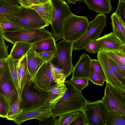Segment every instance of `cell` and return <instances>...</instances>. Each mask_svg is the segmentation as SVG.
<instances>
[{
  "label": "cell",
  "instance_id": "obj_12",
  "mask_svg": "<svg viewBox=\"0 0 125 125\" xmlns=\"http://www.w3.org/2000/svg\"><path fill=\"white\" fill-rule=\"evenodd\" d=\"M52 108L48 104L33 109L22 110L21 113L13 121L18 125H21L24 121L32 119H37L39 122L45 121L52 117Z\"/></svg>",
  "mask_w": 125,
  "mask_h": 125
},
{
  "label": "cell",
  "instance_id": "obj_29",
  "mask_svg": "<svg viewBox=\"0 0 125 125\" xmlns=\"http://www.w3.org/2000/svg\"><path fill=\"white\" fill-rule=\"evenodd\" d=\"M81 111L68 113L57 118V125H70Z\"/></svg>",
  "mask_w": 125,
  "mask_h": 125
},
{
  "label": "cell",
  "instance_id": "obj_23",
  "mask_svg": "<svg viewBox=\"0 0 125 125\" xmlns=\"http://www.w3.org/2000/svg\"><path fill=\"white\" fill-rule=\"evenodd\" d=\"M21 5H16L6 0H0V18L6 19L7 17L20 13Z\"/></svg>",
  "mask_w": 125,
  "mask_h": 125
},
{
  "label": "cell",
  "instance_id": "obj_50",
  "mask_svg": "<svg viewBox=\"0 0 125 125\" xmlns=\"http://www.w3.org/2000/svg\"><path fill=\"white\" fill-rule=\"evenodd\" d=\"M4 65V64H3ZM3 70V65L0 68V80L1 77Z\"/></svg>",
  "mask_w": 125,
  "mask_h": 125
},
{
  "label": "cell",
  "instance_id": "obj_16",
  "mask_svg": "<svg viewBox=\"0 0 125 125\" xmlns=\"http://www.w3.org/2000/svg\"><path fill=\"white\" fill-rule=\"evenodd\" d=\"M91 59L85 53L82 54L74 67L72 80L77 78H85L89 79L91 68Z\"/></svg>",
  "mask_w": 125,
  "mask_h": 125
},
{
  "label": "cell",
  "instance_id": "obj_44",
  "mask_svg": "<svg viewBox=\"0 0 125 125\" xmlns=\"http://www.w3.org/2000/svg\"><path fill=\"white\" fill-rule=\"evenodd\" d=\"M9 47L5 44L4 46L0 47V61L6 59L9 55L8 51Z\"/></svg>",
  "mask_w": 125,
  "mask_h": 125
},
{
  "label": "cell",
  "instance_id": "obj_11",
  "mask_svg": "<svg viewBox=\"0 0 125 125\" xmlns=\"http://www.w3.org/2000/svg\"><path fill=\"white\" fill-rule=\"evenodd\" d=\"M106 84L102 100L108 110L114 111L125 117V93L121 91L107 81Z\"/></svg>",
  "mask_w": 125,
  "mask_h": 125
},
{
  "label": "cell",
  "instance_id": "obj_3",
  "mask_svg": "<svg viewBox=\"0 0 125 125\" xmlns=\"http://www.w3.org/2000/svg\"><path fill=\"white\" fill-rule=\"evenodd\" d=\"M5 19L25 30L37 29L49 25L35 10L22 6L20 13Z\"/></svg>",
  "mask_w": 125,
  "mask_h": 125
},
{
  "label": "cell",
  "instance_id": "obj_46",
  "mask_svg": "<svg viewBox=\"0 0 125 125\" xmlns=\"http://www.w3.org/2000/svg\"><path fill=\"white\" fill-rule=\"evenodd\" d=\"M5 44L3 33L0 28V47L4 46Z\"/></svg>",
  "mask_w": 125,
  "mask_h": 125
},
{
  "label": "cell",
  "instance_id": "obj_19",
  "mask_svg": "<svg viewBox=\"0 0 125 125\" xmlns=\"http://www.w3.org/2000/svg\"><path fill=\"white\" fill-rule=\"evenodd\" d=\"M29 7L36 10L49 24H51L53 13V6L51 0L44 3L33 5Z\"/></svg>",
  "mask_w": 125,
  "mask_h": 125
},
{
  "label": "cell",
  "instance_id": "obj_36",
  "mask_svg": "<svg viewBox=\"0 0 125 125\" xmlns=\"http://www.w3.org/2000/svg\"><path fill=\"white\" fill-rule=\"evenodd\" d=\"M125 2L119 0L118 4L115 14L125 24Z\"/></svg>",
  "mask_w": 125,
  "mask_h": 125
},
{
  "label": "cell",
  "instance_id": "obj_14",
  "mask_svg": "<svg viewBox=\"0 0 125 125\" xmlns=\"http://www.w3.org/2000/svg\"><path fill=\"white\" fill-rule=\"evenodd\" d=\"M97 58L102 68L106 81L121 91L125 93V86L120 82L115 76L109 64L107 56L102 51H99Z\"/></svg>",
  "mask_w": 125,
  "mask_h": 125
},
{
  "label": "cell",
  "instance_id": "obj_6",
  "mask_svg": "<svg viewBox=\"0 0 125 125\" xmlns=\"http://www.w3.org/2000/svg\"><path fill=\"white\" fill-rule=\"evenodd\" d=\"M89 22L86 17L77 16L71 12L64 23L63 39L68 42H74L83 35Z\"/></svg>",
  "mask_w": 125,
  "mask_h": 125
},
{
  "label": "cell",
  "instance_id": "obj_1",
  "mask_svg": "<svg viewBox=\"0 0 125 125\" xmlns=\"http://www.w3.org/2000/svg\"><path fill=\"white\" fill-rule=\"evenodd\" d=\"M64 83L68 89L62 97L52 108V117H60L68 113L82 111L87 101L81 91L74 86L71 80L65 81Z\"/></svg>",
  "mask_w": 125,
  "mask_h": 125
},
{
  "label": "cell",
  "instance_id": "obj_28",
  "mask_svg": "<svg viewBox=\"0 0 125 125\" xmlns=\"http://www.w3.org/2000/svg\"><path fill=\"white\" fill-rule=\"evenodd\" d=\"M107 57L110 66L115 76L120 82L125 86V72L112 59L108 56Z\"/></svg>",
  "mask_w": 125,
  "mask_h": 125
},
{
  "label": "cell",
  "instance_id": "obj_37",
  "mask_svg": "<svg viewBox=\"0 0 125 125\" xmlns=\"http://www.w3.org/2000/svg\"><path fill=\"white\" fill-rule=\"evenodd\" d=\"M49 0H18L21 5L25 7L44 3Z\"/></svg>",
  "mask_w": 125,
  "mask_h": 125
},
{
  "label": "cell",
  "instance_id": "obj_38",
  "mask_svg": "<svg viewBox=\"0 0 125 125\" xmlns=\"http://www.w3.org/2000/svg\"><path fill=\"white\" fill-rule=\"evenodd\" d=\"M71 125H87L86 117L83 110L81 111L80 112L78 115L72 123Z\"/></svg>",
  "mask_w": 125,
  "mask_h": 125
},
{
  "label": "cell",
  "instance_id": "obj_26",
  "mask_svg": "<svg viewBox=\"0 0 125 125\" xmlns=\"http://www.w3.org/2000/svg\"><path fill=\"white\" fill-rule=\"evenodd\" d=\"M20 99L18 97L10 106L6 118L13 121L22 113V110L20 108Z\"/></svg>",
  "mask_w": 125,
  "mask_h": 125
},
{
  "label": "cell",
  "instance_id": "obj_20",
  "mask_svg": "<svg viewBox=\"0 0 125 125\" xmlns=\"http://www.w3.org/2000/svg\"><path fill=\"white\" fill-rule=\"evenodd\" d=\"M68 89L64 83H57L50 89V95L47 103L53 108L62 97Z\"/></svg>",
  "mask_w": 125,
  "mask_h": 125
},
{
  "label": "cell",
  "instance_id": "obj_18",
  "mask_svg": "<svg viewBox=\"0 0 125 125\" xmlns=\"http://www.w3.org/2000/svg\"><path fill=\"white\" fill-rule=\"evenodd\" d=\"M90 10L99 14H109L112 10L110 0H84Z\"/></svg>",
  "mask_w": 125,
  "mask_h": 125
},
{
  "label": "cell",
  "instance_id": "obj_9",
  "mask_svg": "<svg viewBox=\"0 0 125 125\" xmlns=\"http://www.w3.org/2000/svg\"><path fill=\"white\" fill-rule=\"evenodd\" d=\"M53 7V18L51 24V33L55 40L63 39V29L65 20L72 12L64 0H51Z\"/></svg>",
  "mask_w": 125,
  "mask_h": 125
},
{
  "label": "cell",
  "instance_id": "obj_17",
  "mask_svg": "<svg viewBox=\"0 0 125 125\" xmlns=\"http://www.w3.org/2000/svg\"><path fill=\"white\" fill-rule=\"evenodd\" d=\"M16 68L19 89L21 96L24 87L31 80L28 68L26 53L18 60Z\"/></svg>",
  "mask_w": 125,
  "mask_h": 125
},
{
  "label": "cell",
  "instance_id": "obj_41",
  "mask_svg": "<svg viewBox=\"0 0 125 125\" xmlns=\"http://www.w3.org/2000/svg\"><path fill=\"white\" fill-rule=\"evenodd\" d=\"M110 52L121 62L125 64V49L117 50Z\"/></svg>",
  "mask_w": 125,
  "mask_h": 125
},
{
  "label": "cell",
  "instance_id": "obj_13",
  "mask_svg": "<svg viewBox=\"0 0 125 125\" xmlns=\"http://www.w3.org/2000/svg\"><path fill=\"white\" fill-rule=\"evenodd\" d=\"M0 94L6 99L10 106L19 97L10 77L6 60L0 80Z\"/></svg>",
  "mask_w": 125,
  "mask_h": 125
},
{
  "label": "cell",
  "instance_id": "obj_45",
  "mask_svg": "<svg viewBox=\"0 0 125 125\" xmlns=\"http://www.w3.org/2000/svg\"><path fill=\"white\" fill-rule=\"evenodd\" d=\"M50 119L45 121L44 122H40V125H57V118L56 117L52 116Z\"/></svg>",
  "mask_w": 125,
  "mask_h": 125
},
{
  "label": "cell",
  "instance_id": "obj_42",
  "mask_svg": "<svg viewBox=\"0 0 125 125\" xmlns=\"http://www.w3.org/2000/svg\"><path fill=\"white\" fill-rule=\"evenodd\" d=\"M107 56L111 58L120 67L122 70L125 72V64L121 62L111 52L102 51Z\"/></svg>",
  "mask_w": 125,
  "mask_h": 125
},
{
  "label": "cell",
  "instance_id": "obj_10",
  "mask_svg": "<svg viewBox=\"0 0 125 125\" xmlns=\"http://www.w3.org/2000/svg\"><path fill=\"white\" fill-rule=\"evenodd\" d=\"M83 110L87 125H106L108 111L102 99L94 102L87 100Z\"/></svg>",
  "mask_w": 125,
  "mask_h": 125
},
{
  "label": "cell",
  "instance_id": "obj_27",
  "mask_svg": "<svg viewBox=\"0 0 125 125\" xmlns=\"http://www.w3.org/2000/svg\"><path fill=\"white\" fill-rule=\"evenodd\" d=\"M106 125H125V117L114 110H108Z\"/></svg>",
  "mask_w": 125,
  "mask_h": 125
},
{
  "label": "cell",
  "instance_id": "obj_15",
  "mask_svg": "<svg viewBox=\"0 0 125 125\" xmlns=\"http://www.w3.org/2000/svg\"><path fill=\"white\" fill-rule=\"evenodd\" d=\"M99 51H112L125 49V43L121 42L112 32L106 34L96 39Z\"/></svg>",
  "mask_w": 125,
  "mask_h": 125
},
{
  "label": "cell",
  "instance_id": "obj_5",
  "mask_svg": "<svg viewBox=\"0 0 125 125\" xmlns=\"http://www.w3.org/2000/svg\"><path fill=\"white\" fill-rule=\"evenodd\" d=\"M74 43L63 39L58 42L56 45L53 58L50 61L63 71L66 78L72 73L74 67L72 53Z\"/></svg>",
  "mask_w": 125,
  "mask_h": 125
},
{
  "label": "cell",
  "instance_id": "obj_39",
  "mask_svg": "<svg viewBox=\"0 0 125 125\" xmlns=\"http://www.w3.org/2000/svg\"><path fill=\"white\" fill-rule=\"evenodd\" d=\"M35 53V50L31 47L26 53L27 66L29 73L34 59Z\"/></svg>",
  "mask_w": 125,
  "mask_h": 125
},
{
  "label": "cell",
  "instance_id": "obj_33",
  "mask_svg": "<svg viewBox=\"0 0 125 125\" xmlns=\"http://www.w3.org/2000/svg\"><path fill=\"white\" fill-rule=\"evenodd\" d=\"M9 104L6 99L0 94V117L6 118Z\"/></svg>",
  "mask_w": 125,
  "mask_h": 125
},
{
  "label": "cell",
  "instance_id": "obj_2",
  "mask_svg": "<svg viewBox=\"0 0 125 125\" xmlns=\"http://www.w3.org/2000/svg\"><path fill=\"white\" fill-rule=\"evenodd\" d=\"M66 78L63 71L50 61L42 65L32 80L36 89L47 92L56 83H64Z\"/></svg>",
  "mask_w": 125,
  "mask_h": 125
},
{
  "label": "cell",
  "instance_id": "obj_51",
  "mask_svg": "<svg viewBox=\"0 0 125 125\" xmlns=\"http://www.w3.org/2000/svg\"></svg>",
  "mask_w": 125,
  "mask_h": 125
},
{
  "label": "cell",
  "instance_id": "obj_43",
  "mask_svg": "<svg viewBox=\"0 0 125 125\" xmlns=\"http://www.w3.org/2000/svg\"><path fill=\"white\" fill-rule=\"evenodd\" d=\"M37 54L44 61L46 62H50L53 56L54 52H44Z\"/></svg>",
  "mask_w": 125,
  "mask_h": 125
},
{
  "label": "cell",
  "instance_id": "obj_4",
  "mask_svg": "<svg viewBox=\"0 0 125 125\" xmlns=\"http://www.w3.org/2000/svg\"><path fill=\"white\" fill-rule=\"evenodd\" d=\"M50 95V92H42L36 89L33 82L31 80L22 91L21 109L22 110H29L49 104L47 102Z\"/></svg>",
  "mask_w": 125,
  "mask_h": 125
},
{
  "label": "cell",
  "instance_id": "obj_48",
  "mask_svg": "<svg viewBox=\"0 0 125 125\" xmlns=\"http://www.w3.org/2000/svg\"><path fill=\"white\" fill-rule=\"evenodd\" d=\"M7 1L10 2L13 4L16 5H18L19 3L18 0H6Z\"/></svg>",
  "mask_w": 125,
  "mask_h": 125
},
{
  "label": "cell",
  "instance_id": "obj_49",
  "mask_svg": "<svg viewBox=\"0 0 125 125\" xmlns=\"http://www.w3.org/2000/svg\"><path fill=\"white\" fill-rule=\"evenodd\" d=\"M5 59H3L0 61V68L3 66L5 61Z\"/></svg>",
  "mask_w": 125,
  "mask_h": 125
},
{
  "label": "cell",
  "instance_id": "obj_25",
  "mask_svg": "<svg viewBox=\"0 0 125 125\" xmlns=\"http://www.w3.org/2000/svg\"><path fill=\"white\" fill-rule=\"evenodd\" d=\"M5 60L14 86L17 92L19 97L21 100V96L19 89L18 78L16 68V65L18 60H14L9 55Z\"/></svg>",
  "mask_w": 125,
  "mask_h": 125
},
{
  "label": "cell",
  "instance_id": "obj_7",
  "mask_svg": "<svg viewBox=\"0 0 125 125\" xmlns=\"http://www.w3.org/2000/svg\"><path fill=\"white\" fill-rule=\"evenodd\" d=\"M3 35L5 41L13 45L17 42L32 45L52 36L51 32L44 28L30 30L22 29L14 31L4 32Z\"/></svg>",
  "mask_w": 125,
  "mask_h": 125
},
{
  "label": "cell",
  "instance_id": "obj_47",
  "mask_svg": "<svg viewBox=\"0 0 125 125\" xmlns=\"http://www.w3.org/2000/svg\"><path fill=\"white\" fill-rule=\"evenodd\" d=\"M67 1V3L70 4V3H72L74 4H76V2L77 1H82L83 0H64Z\"/></svg>",
  "mask_w": 125,
  "mask_h": 125
},
{
  "label": "cell",
  "instance_id": "obj_34",
  "mask_svg": "<svg viewBox=\"0 0 125 125\" xmlns=\"http://www.w3.org/2000/svg\"><path fill=\"white\" fill-rule=\"evenodd\" d=\"M89 80L93 84L102 86L105 81L102 77L99 75L91 67Z\"/></svg>",
  "mask_w": 125,
  "mask_h": 125
},
{
  "label": "cell",
  "instance_id": "obj_30",
  "mask_svg": "<svg viewBox=\"0 0 125 125\" xmlns=\"http://www.w3.org/2000/svg\"><path fill=\"white\" fill-rule=\"evenodd\" d=\"M0 28L2 32H12L22 29L14 23L6 19L0 18Z\"/></svg>",
  "mask_w": 125,
  "mask_h": 125
},
{
  "label": "cell",
  "instance_id": "obj_32",
  "mask_svg": "<svg viewBox=\"0 0 125 125\" xmlns=\"http://www.w3.org/2000/svg\"><path fill=\"white\" fill-rule=\"evenodd\" d=\"M71 80L74 86L80 91L88 86L89 84V80L87 78H77Z\"/></svg>",
  "mask_w": 125,
  "mask_h": 125
},
{
  "label": "cell",
  "instance_id": "obj_35",
  "mask_svg": "<svg viewBox=\"0 0 125 125\" xmlns=\"http://www.w3.org/2000/svg\"><path fill=\"white\" fill-rule=\"evenodd\" d=\"M91 66L99 75L106 81V79L102 68L97 59H91Z\"/></svg>",
  "mask_w": 125,
  "mask_h": 125
},
{
  "label": "cell",
  "instance_id": "obj_40",
  "mask_svg": "<svg viewBox=\"0 0 125 125\" xmlns=\"http://www.w3.org/2000/svg\"><path fill=\"white\" fill-rule=\"evenodd\" d=\"M85 50L87 52L95 54L99 51L98 44L96 40H95L88 44L84 48Z\"/></svg>",
  "mask_w": 125,
  "mask_h": 125
},
{
  "label": "cell",
  "instance_id": "obj_8",
  "mask_svg": "<svg viewBox=\"0 0 125 125\" xmlns=\"http://www.w3.org/2000/svg\"><path fill=\"white\" fill-rule=\"evenodd\" d=\"M106 21L105 14L97 15L93 20L89 22L86 31L81 37L74 42L73 50H83L92 41L99 38L103 29L106 26Z\"/></svg>",
  "mask_w": 125,
  "mask_h": 125
},
{
  "label": "cell",
  "instance_id": "obj_31",
  "mask_svg": "<svg viewBox=\"0 0 125 125\" xmlns=\"http://www.w3.org/2000/svg\"><path fill=\"white\" fill-rule=\"evenodd\" d=\"M45 62L35 53L34 59L29 72L31 80L34 77L42 65Z\"/></svg>",
  "mask_w": 125,
  "mask_h": 125
},
{
  "label": "cell",
  "instance_id": "obj_22",
  "mask_svg": "<svg viewBox=\"0 0 125 125\" xmlns=\"http://www.w3.org/2000/svg\"><path fill=\"white\" fill-rule=\"evenodd\" d=\"M56 40L52 36L44 39L31 45V47L37 54L44 52H54L56 47Z\"/></svg>",
  "mask_w": 125,
  "mask_h": 125
},
{
  "label": "cell",
  "instance_id": "obj_21",
  "mask_svg": "<svg viewBox=\"0 0 125 125\" xmlns=\"http://www.w3.org/2000/svg\"><path fill=\"white\" fill-rule=\"evenodd\" d=\"M112 32L122 43H125V24L115 13L111 16Z\"/></svg>",
  "mask_w": 125,
  "mask_h": 125
},
{
  "label": "cell",
  "instance_id": "obj_24",
  "mask_svg": "<svg viewBox=\"0 0 125 125\" xmlns=\"http://www.w3.org/2000/svg\"><path fill=\"white\" fill-rule=\"evenodd\" d=\"M31 47V45L21 42H16L12 47L9 55L14 61L20 59Z\"/></svg>",
  "mask_w": 125,
  "mask_h": 125
}]
</instances>
